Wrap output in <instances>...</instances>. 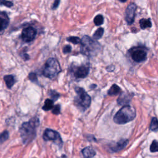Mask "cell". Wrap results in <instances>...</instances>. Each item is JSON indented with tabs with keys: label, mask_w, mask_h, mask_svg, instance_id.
<instances>
[{
	"label": "cell",
	"mask_w": 158,
	"mask_h": 158,
	"mask_svg": "<svg viewBox=\"0 0 158 158\" xmlns=\"http://www.w3.org/2000/svg\"><path fill=\"white\" fill-rule=\"evenodd\" d=\"M0 5L1 6H5L8 8H10L14 6V3L8 0H0Z\"/></svg>",
	"instance_id": "27"
},
{
	"label": "cell",
	"mask_w": 158,
	"mask_h": 158,
	"mask_svg": "<svg viewBox=\"0 0 158 158\" xmlns=\"http://www.w3.org/2000/svg\"><path fill=\"white\" fill-rule=\"evenodd\" d=\"M136 10V5L135 3L130 4L126 10L125 19L128 25H131L133 23L135 17V12Z\"/></svg>",
	"instance_id": "10"
},
{
	"label": "cell",
	"mask_w": 158,
	"mask_h": 158,
	"mask_svg": "<svg viewBox=\"0 0 158 158\" xmlns=\"http://www.w3.org/2000/svg\"><path fill=\"white\" fill-rule=\"evenodd\" d=\"M136 110L130 105L123 106L114 117V121L117 124H125L134 120L136 117Z\"/></svg>",
	"instance_id": "3"
},
{
	"label": "cell",
	"mask_w": 158,
	"mask_h": 158,
	"mask_svg": "<svg viewBox=\"0 0 158 158\" xmlns=\"http://www.w3.org/2000/svg\"><path fill=\"white\" fill-rule=\"evenodd\" d=\"M49 95L51 98V99L54 102L56 100H57V99L60 97V94L59 93H57L56 91L55 90H50L49 91Z\"/></svg>",
	"instance_id": "24"
},
{
	"label": "cell",
	"mask_w": 158,
	"mask_h": 158,
	"mask_svg": "<svg viewBox=\"0 0 158 158\" xmlns=\"http://www.w3.org/2000/svg\"><path fill=\"white\" fill-rule=\"evenodd\" d=\"M4 81L6 85L7 88L10 89L15 83V78L13 75H6L4 76Z\"/></svg>",
	"instance_id": "14"
},
{
	"label": "cell",
	"mask_w": 158,
	"mask_h": 158,
	"mask_svg": "<svg viewBox=\"0 0 158 158\" xmlns=\"http://www.w3.org/2000/svg\"><path fill=\"white\" fill-rule=\"evenodd\" d=\"M72 51V47L70 46V45H65L64 46L63 49H62V52L64 54H67L70 52Z\"/></svg>",
	"instance_id": "29"
},
{
	"label": "cell",
	"mask_w": 158,
	"mask_h": 158,
	"mask_svg": "<svg viewBox=\"0 0 158 158\" xmlns=\"http://www.w3.org/2000/svg\"><path fill=\"white\" fill-rule=\"evenodd\" d=\"M149 128L151 131H157L158 130V120L156 117H152L150 123Z\"/></svg>",
	"instance_id": "19"
},
{
	"label": "cell",
	"mask_w": 158,
	"mask_h": 158,
	"mask_svg": "<svg viewBox=\"0 0 158 158\" xmlns=\"http://www.w3.org/2000/svg\"><path fill=\"white\" fill-rule=\"evenodd\" d=\"M9 136V131L7 130L4 131L2 133L0 134V144L3 143L5 141H6Z\"/></svg>",
	"instance_id": "23"
},
{
	"label": "cell",
	"mask_w": 158,
	"mask_h": 158,
	"mask_svg": "<svg viewBox=\"0 0 158 158\" xmlns=\"http://www.w3.org/2000/svg\"><path fill=\"white\" fill-rule=\"evenodd\" d=\"M66 40L69 42H70L73 44H81V39L78 36H69L66 38Z\"/></svg>",
	"instance_id": "22"
},
{
	"label": "cell",
	"mask_w": 158,
	"mask_h": 158,
	"mask_svg": "<svg viewBox=\"0 0 158 158\" xmlns=\"http://www.w3.org/2000/svg\"><path fill=\"white\" fill-rule=\"evenodd\" d=\"M37 35V30L31 26H28L23 28L21 33V39L24 43L33 41Z\"/></svg>",
	"instance_id": "8"
},
{
	"label": "cell",
	"mask_w": 158,
	"mask_h": 158,
	"mask_svg": "<svg viewBox=\"0 0 158 158\" xmlns=\"http://www.w3.org/2000/svg\"><path fill=\"white\" fill-rule=\"evenodd\" d=\"M43 138L45 141H52L60 146L62 144V140L59 133L50 128H46L45 130Z\"/></svg>",
	"instance_id": "9"
},
{
	"label": "cell",
	"mask_w": 158,
	"mask_h": 158,
	"mask_svg": "<svg viewBox=\"0 0 158 158\" xmlns=\"http://www.w3.org/2000/svg\"><path fill=\"white\" fill-rule=\"evenodd\" d=\"M20 56H21V57L23 59L24 61H27V60L30 59V56L27 52H23V54H20Z\"/></svg>",
	"instance_id": "31"
},
{
	"label": "cell",
	"mask_w": 158,
	"mask_h": 158,
	"mask_svg": "<svg viewBox=\"0 0 158 158\" xmlns=\"http://www.w3.org/2000/svg\"><path fill=\"white\" fill-rule=\"evenodd\" d=\"M38 125L39 120L36 117H34L30 121L22 123L19 131L23 144L29 143L35 139L36 137V127Z\"/></svg>",
	"instance_id": "1"
},
{
	"label": "cell",
	"mask_w": 158,
	"mask_h": 158,
	"mask_svg": "<svg viewBox=\"0 0 158 158\" xmlns=\"http://www.w3.org/2000/svg\"><path fill=\"white\" fill-rule=\"evenodd\" d=\"M133 94L125 93V92H122L120 94L119 97L117 99V103L118 105L120 106H125V105H128V103L130 102Z\"/></svg>",
	"instance_id": "12"
},
{
	"label": "cell",
	"mask_w": 158,
	"mask_h": 158,
	"mask_svg": "<svg viewBox=\"0 0 158 158\" xmlns=\"http://www.w3.org/2000/svg\"><path fill=\"white\" fill-rule=\"evenodd\" d=\"M104 31V28L102 27H99L98 29L96 30V31L93 34V38L96 40L101 39L102 38V36H103Z\"/></svg>",
	"instance_id": "20"
},
{
	"label": "cell",
	"mask_w": 158,
	"mask_h": 158,
	"mask_svg": "<svg viewBox=\"0 0 158 158\" xmlns=\"http://www.w3.org/2000/svg\"><path fill=\"white\" fill-rule=\"evenodd\" d=\"M150 151L151 152H158V141L156 140H153L150 146Z\"/></svg>",
	"instance_id": "25"
},
{
	"label": "cell",
	"mask_w": 158,
	"mask_h": 158,
	"mask_svg": "<svg viewBox=\"0 0 158 158\" xmlns=\"http://www.w3.org/2000/svg\"><path fill=\"white\" fill-rule=\"evenodd\" d=\"M61 71L62 69L59 61L54 57H49L43 67L41 74L46 78L54 80Z\"/></svg>",
	"instance_id": "2"
},
{
	"label": "cell",
	"mask_w": 158,
	"mask_h": 158,
	"mask_svg": "<svg viewBox=\"0 0 158 158\" xmlns=\"http://www.w3.org/2000/svg\"><path fill=\"white\" fill-rule=\"evenodd\" d=\"M121 93V88L116 84H114L109 88L107 91V94L109 96H115Z\"/></svg>",
	"instance_id": "16"
},
{
	"label": "cell",
	"mask_w": 158,
	"mask_h": 158,
	"mask_svg": "<svg viewBox=\"0 0 158 158\" xmlns=\"http://www.w3.org/2000/svg\"><path fill=\"white\" fill-rule=\"evenodd\" d=\"M120 2H126L127 0H119Z\"/></svg>",
	"instance_id": "32"
},
{
	"label": "cell",
	"mask_w": 158,
	"mask_h": 158,
	"mask_svg": "<svg viewBox=\"0 0 158 158\" xmlns=\"http://www.w3.org/2000/svg\"><path fill=\"white\" fill-rule=\"evenodd\" d=\"M129 53L133 60L136 62H141L146 60L147 51L143 46H135L129 50Z\"/></svg>",
	"instance_id": "6"
},
{
	"label": "cell",
	"mask_w": 158,
	"mask_h": 158,
	"mask_svg": "<svg viewBox=\"0 0 158 158\" xmlns=\"http://www.w3.org/2000/svg\"><path fill=\"white\" fill-rule=\"evenodd\" d=\"M104 17L102 15L98 14L94 18V23L96 26H99L103 24Z\"/></svg>",
	"instance_id": "21"
},
{
	"label": "cell",
	"mask_w": 158,
	"mask_h": 158,
	"mask_svg": "<svg viewBox=\"0 0 158 158\" xmlns=\"http://www.w3.org/2000/svg\"><path fill=\"white\" fill-rule=\"evenodd\" d=\"M28 79L33 83H38V77H37V75L36 73L35 72H30L28 75Z\"/></svg>",
	"instance_id": "26"
},
{
	"label": "cell",
	"mask_w": 158,
	"mask_h": 158,
	"mask_svg": "<svg viewBox=\"0 0 158 158\" xmlns=\"http://www.w3.org/2000/svg\"><path fill=\"white\" fill-rule=\"evenodd\" d=\"M128 143V139H121L118 142L116 143L115 144H114L113 146L110 148V149L112 152H117L120 151L124 149Z\"/></svg>",
	"instance_id": "13"
},
{
	"label": "cell",
	"mask_w": 158,
	"mask_h": 158,
	"mask_svg": "<svg viewBox=\"0 0 158 158\" xmlns=\"http://www.w3.org/2000/svg\"><path fill=\"white\" fill-rule=\"evenodd\" d=\"M60 0H54L53 4H52V5L51 9H52V10L56 9L58 7V6H59V4H60Z\"/></svg>",
	"instance_id": "30"
},
{
	"label": "cell",
	"mask_w": 158,
	"mask_h": 158,
	"mask_svg": "<svg viewBox=\"0 0 158 158\" xmlns=\"http://www.w3.org/2000/svg\"><path fill=\"white\" fill-rule=\"evenodd\" d=\"M89 66L88 64H82L81 65L72 66L70 72L76 78H84L89 73Z\"/></svg>",
	"instance_id": "7"
},
{
	"label": "cell",
	"mask_w": 158,
	"mask_h": 158,
	"mask_svg": "<svg viewBox=\"0 0 158 158\" xmlns=\"http://www.w3.org/2000/svg\"><path fill=\"white\" fill-rule=\"evenodd\" d=\"M81 40V53L84 55L92 56L100 49V44L88 36L85 35Z\"/></svg>",
	"instance_id": "5"
},
{
	"label": "cell",
	"mask_w": 158,
	"mask_h": 158,
	"mask_svg": "<svg viewBox=\"0 0 158 158\" xmlns=\"http://www.w3.org/2000/svg\"><path fill=\"white\" fill-rule=\"evenodd\" d=\"M139 26L141 29H145L146 28H151L152 27V23L151 19H141L139 20Z\"/></svg>",
	"instance_id": "17"
},
{
	"label": "cell",
	"mask_w": 158,
	"mask_h": 158,
	"mask_svg": "<svg viewBox=\"0 0 158 158\" xmlns=\"http://www.w3.org/2000/svg\"><path fill=\"white\" fill-rule=\"evenodd\" d=\"M81 153L85 158H93L96 155V152L93 148L87 146L81 150Z\"/></svg>",
	"instance_id": "15"
},
{
	"label": "cell",
	"mask_w": 158,
	"mask_h": 158,
	"mask_svg": "<svg viewBox=\"0 0 158 158\" xmlns=\"http://www.w3.org/2000/svg\"><path fill=\"white\" fill-rule=\"evenodd\" d=\"M52 112L55 115L59 114L60 112V106L59 104H57L54 106L52 109Z\"/></svg>",
	"instance_id": "28"
},
{
	"label": "cell",
	"mask_w": 158,
	"mask_h": 158,
	"mask_svg": "<svg viewBox=\"0 0 158 158\" xmlns=\"http://www.w3.org/2000/svg\"><path fill=\"white\" fill-rule=\"evenodd\" d=\"M53 107H54V101L51 99H46L44 101V104L42 109L45 111H48L52 109Z\"/></svg>",
	"instance_id": "18"
},
{
	"label": "cell",
	"mask_w": 158,
	"mask_h": 158,
	"mask_svg": "<svg viewBox=\"0 0 158 158\" xmlns=\"http://www.w3.org/2000/svg\"><path fill=\"white\" fill-rule=\"evenodd\" d=\"M10 23L9 17L6 11L0 10V35H2Z\"/></svg>",
	"instance_id": "11"
},
{
	"label": "cell",
	"mask_w": 158,
	"mask_h": 158,
	"mask_svg": "<svg viewBox=\"0 0 158 158\" xmlns=\"http://www.w3.org/2000/svg\"><path fill=\"white\" fill-rule=\"evenodd\" d=\"M77 96L74 99V103L77 107L82 111L87 109L91 104V97L83 88L77 86L75 88Z\"/></svg>",
	"instance_id": "4"
}]
</instances>
